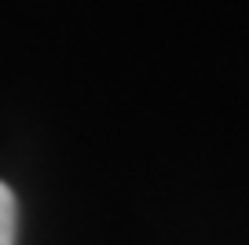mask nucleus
<instances>
[{"mask_svg": "<svg viewBox=\"0 0 249 245\" xmlns=\"http://www.w3.org/2000/svg\"><path fill=\"white\" fill-rule=\"evenodd\" d=\"M0 245H15V194L0 183Z\"/></svg>", "mask_w": 249, "mask_h": 245, "instance_id": "1", "label": "nucleus"}]
</instances>
